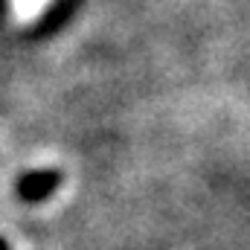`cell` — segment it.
<instances>
[{
  "mask_svg": "<svg viewBox=\"0 0 250 250\" xmlns=\"http://www.w3.org/2000/svg\"><path fill=\"white\" fill-rule=\"evenodd\" d=\"M62 172L59 169H32V172H23L15 184V195L23 201V204H41L47 198L56 195V189L62 187Z\"/></svg>",
  "mask_w": 250,
  "mask_h": 250,
  "instance_id": "cell-1",
  "label": "cell"
},
{
  "mask_svg": "<svg viewBox=\"0 0 250 250\" xmlns=\"http://www.w3.org/2000/svg\"><path fill=\"white\" fill-rule=\"evenodd\" d=\"M0 250H12V248H9V242H6V239H0Z\"/></svg>",
  "mask_w": 250,
  "mask_h": 250,
  "instance_id": "cell-2",
  "label": "cell"
}]
</instances>
